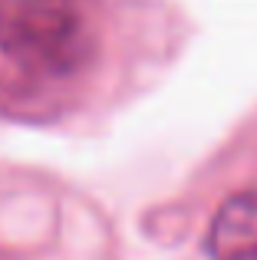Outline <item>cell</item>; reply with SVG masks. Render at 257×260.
<instances>
[{
	"label": "cell",
	"mask_w": 257,
	"mask_h": 260,
	"mask_svg": "<svg viewBox=\"0 0 257 260\" xmlns=\"http://www.w3.org/2000/svg\"><path fill=\"white\" fill-rule=\"evenodd\" d=\"M96 56V30L79 0H0V89L46 99L79 83Z\"/></svg>",
	"instance_id": "cell-1"
},
{
	"label": "cell",
	"mask_w": 257,
	"mask_h": 260,
	"mask_svg": "<svg viewBox=\"0 0 257 260\" xmlns=\"http://www.w3.org/2000/svg\"><path fill=\"white\" fill-rule=\"evenodd\" d=\"M211 260H257V188L228 198L208 234Z\"/></svg>",
	"instance_id": "cell-2"
}]
</instances>
